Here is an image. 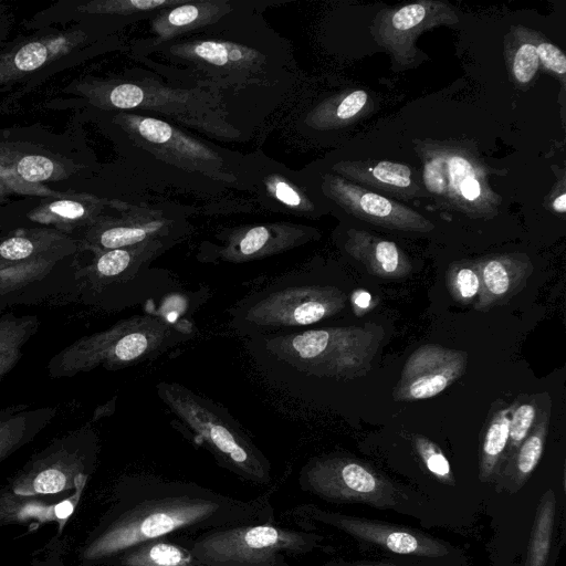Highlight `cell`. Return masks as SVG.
Instances as JSON below:
<instances>
[{
    "label": "cell",
    "mask_w": 566,
    "mask_h": 566,
    "mask_svg": "<svg viewBox=\"0 0 566 566\" xmlns=\"http://www.w3.org/2000/svg\"><path fill=\"white\" fill-rule=\"evenodd\" d=\"M269 521H275L270 493L240 500L193 482L125 476L80 545L77 560L81 566H104L135 545L171 533Z\"/></svg>",
    "instance_id": "obj_1"
},
{
    "label": "cell",
    "mask_w": 566,
    "mask_h": 566,
    "mask_svg": "<svg viewBox=\"0 0 566 566\" xmlns=\"http://www.w3.org/2000/svg\"><path fill=\"white\" fill-rule=\"evenodd\" d=\"M385 331L363 326H325L245 338V349L269 385L291 394L311 380H353L371 370Z\"/></svg>",
    "instance_id": "obj_2"
},
{
    "label": "cell",
    "mask_w": 566,
    "mask_h": 566,
    "mask_svg": "<svg viewBox=\"0 0 566 566\" xmlns=\"http://www.w3.org/2000/svg\"><path fill=\"white\" fill-rule=\"evenodd\" d=\"M346 303L338 286L290 272L243 296L228 313L232 329L249 338L305 329L338 315Z\"/></svg>",
    "instance_id": "obj_3"
},
{
    "label": "cell",
    "mask_w": 566,
    "mask_h": 566,
    "mask_svg": "<svg viewBox=\"0 0 566 566\" xmlns=\"http://www.w3.org/2000/svg\"><path fill=\"white\" fill-rule=\"evenodd\" d=\"M193 336L188 321L172 323L153 314L133 315L78 338L52 357L48 368L51 377H73L99 367L118 370L156 359Z\"/></svg>",
    "instance_id": "obj_4"
},
{
    "label": "cell",
    "mask_w": 566,
    "mask_h": 566,
    "mask_svg": "<svg viewBox=\"0 0 566 566\" xmlns=\"http://www.w3.org/2000/svg\"><path fill=\"white\" fill-rule=\"evenodd\" d=\"M156 394L220 467L250 483L261 485L271 481L270 461L223 407L174 381H159Z\"/></svg>",
    "instance_id": "obj_5"
},
{
    "label": "cell",
    "mask_w": 566,
    "mask_h": 566,
    "mask_svg": "<svg viewBox=\"0 0 566 566\" xmlns=\"http://www.w3.org/2000/svg\"><path fill=\"white\" fill-rule=\"evenodd\" d=\"M311 542L306 533L275 521L212 528L181 541L206 566H291Z\"/></svg>",
    "instance_id": "obj_6"
},
{
    "label": "cell",
    "mask_w": 566,
    "mask_h": 566,
    "mask_svg": "<svg viewBox=\"0 0 566 566\" xmlns=\"http://www.w3.org/2000/svg\"><path fill=\"white\" fill-rule=\"evenodd\" d=\"M164 243L156 240L94 253L92 261L77 270V275L97 293L108 289L120 291L126 306L147 305L176 289L174 274L150 266L165 249Z\"/></svg>",
    "instance_id": "obj_7"
},
{
    "label": "cell",
    "mask_w": 566,
    "mask_h": 566,
    "mask_svg": "<svg viewBox=\"0 0 566 566\" xmlns=\"http://www.w3.org/2000/svg\"><path fill=\"white\" fill-rule=\"evenodd\" d=\"M98 441L83 428L54 440L34 454L2 489L24 495H55L87 483L95 471Z\"/></svg>",
    "instance_id": "obj_8"
},
{
    "label": "cell",
    "mask_w": 566,
    "mask_h": 566,
    "mask_svg": "<svg viewBox=\"0 0 566 566\" xmlns=\"http://www.w3.org/2000/svg\"><path fill=\"white\" fill-rule=\"evenodd\" d=\"M468 354L437 344L419 346L406 360L392 390L395 401L432 398L462 377Z\"/></svg>",
    "instance_id": "obj_9"
},
{
    "label": "cell",
    "mask_w": 566,
    "mask_h": 566,
    "mask_svg": "<svg viewBox=\"0 0 566 566\" xmlns=\"http://www.w3.org/2000/svg\"><path fill=\"white\" fill-rule=\"evenodd\" d=\"M331 197L353 216L392 230L429 232L434 224L417 211L338 177L329 178Z\"/></svg>",
    "instance_id": "obj_10"
},
{
    "label": "cell",
    "mask_w": 566,
    "mask_h": 566,
    "mask_svg": "<svg viewBox=\"0 0 566 566\" xmlns=\"http://www.w3.org/2000/svg\"><path fill=\"white\" fill-rule=\"evenodd\" d=\"M87 483L75 490L55 495H24L0 489V527L22 525L36 531L44 524H55L56 535L78 506Z\"/></svg>",
    "instance_id": "obj_11"
},
{
    "label": "cell",
    "mask_w": 566,
    "mask_h": 566,
    "mask_svg": "<svg viewBox=\"0 0 566 566\" xmlns=\"http://www.w3.org/2000/svg\"><path fill=\"white\" fill-rule=\"evenodd\" d=\"M424 182L427 188L437 195L448 196L460 210L469 213L468 206L480 201L488 212L485 203L491 197L489 189L482 186L478 170L472 163L460 154L439 155L426 164ZM492 198V197H491Z\"/></svg>",
    "instance_id": "obj_12"
},
{
    "label": "cell",
    "mask_w": 566,
    "mask_h": 566,
    "mask_svg": "<svg viewBox=\"0 0 566 566\" xmlns=\"http://www.w3.org/2000/svg\"><path fill=\"white\" fill-rule=\"evenodd\" d=\"M481 285L473 308L479 312L502 306L523 291L534 266L525 253H502L478 259Z\"/></svg>",
    "instance_id": "obj_13"
},
{
    "label": "cell",
    "mask_w": 566,
    "mask_h": 566,
    "mask_svg": "<svg viewBox=\"0 0 566 566\" xmlns=\"http://www.w3.org/2000/svg\"><path fill=\"white\" fill-rule=\"evenodd\" d=\"M66 176L65 167L50 157L0 145V180L12 193L44 198L59 197L61 192L45 187L42 182Z\"/></svg>",
    "instance_id": "obj_14"
},
{
    "label": "cell",
    "mask_w": 566,
    "mask_h": 566,
    "mask_svg": "<svg viewBox=\"0 0 566 566\" xmlns=\"http://www.w3.org/2000/svg\"><path fill=\"white\" fill-rule=\"evenodd\" d=\"M303 240L301 231L256 226L231 234L221 247L207 248L199 259L202 262H249L289 250Z\"/></svg>",
    "instance_id": "obj_15"
},
{
    "label": "cell",
    "mask_w": 566,
    "mask_h": 566,
    "mask_svg": "<svg viewBox=\"0 0 566 566\" xmlns=\"http://www.w3.org/2000/svg\"><path fill=\"white\" fill-rule=\"evenodd\" d=\"M85 39V33L70 30L34 36L0 53V84L24 76L27 73L71 53Z\"/></svg>",
    "instance_id": "obj_16"
},
{
    "label": "cell",
    "mask_w": 566,
    "mask_h": 566,
    "mask_svg": "<svg viewBox=\"0 0 566 566\" xmlns=\"http://www.w3.org/2000/svg\"><path fill=\"white\" fill-rule=\"evenodd\" d=\"M77 249L78 244L69 234L53 228L24 229L0 240V264L57 262Z\"/></svg>",
    "instance_id": "obj_17"
},
{
    "label": "cell",
    "mask_w": 566,
    "mask_h": 566,
    "mask_svg": "<svg viewBox=\"0 0 566 566\" xmlns=\"http://www.w3.org/2000/svg\"><path fill=\"white\" fill-rule=\"evenodd\" d=\"M344 247L352 258L363 263L375 276L402 279L412 271L409 258L395 242L366 231L349 230Z\"/></svg>",
    "instance_id": "obj_18"
},
{
    "label": "cell",
    "mask_w": 566,
    "mask_h": 566,
    "mask_svg": "<svg viewBox=\"0 0 566 566\" xmlns=\"http://www.w3.org/2000/svg\"><path fill=\"white\" fill-rule=\"evenodd\" d=\"M96 213V198L85 193H62L42 200L28 213V218L67 234L83 226H92Z\"/></svg>",
    "instance_id": "obj_19"
},
{
    "label": "cell",
    "mask_w": 566,
    "mask_h": 566,
    "mask_svg": "<svg viewBox=\"0 0 566 566\" xmlns=\"http://www.w3.org/2000/svg\"><path fill=\"white\" fill-rule=\"evenodd\" d=\"M104 566H206L181 542L166 537L135 545L109 559Z\"/></svg>",
    "instance_id": "obj_20"
},
{
    "label": "cell",
    "mask_w": 566,
    "mask_h": 566,
    "mask_svg": "<svg viewBox=\"0 0 566 566\" xmlns=\"http://www.w3.org/2000/svg\"><path fill=\"white\" fill-rule=\"evenodd\" d=\"M52 408L23 410L0 417V463L32 441L54 415Z\"/></svg>",
    "instance_id": "obj_21"
},
{
    "label": "cell",
    "mask_w": 566,
    "mask_h": 566,
    "mask_svg": "<svg viewBox=\"0 0 566 566\" xmlns=\"http://www.w3.org/2000/svg\"><path fill=\"white\" fill-rule=\"evenodd\" d=\"M38 317L24 315L0 319V378L8 374L22 356L23 346L36 332Z\"/></svg>",
    "instance_id": "obj_22"
},
{
    "label": "cell",
    "mask_w": 566,
    "mask_h": 566,
    "mask_svg": "<svg viewBox=\"0 0 566 566\" xmlns=\"http://www.w3.org/2000/svg\"><path fill=\"white\" fill-rule=\"evenodd\" d=\"M338 170L353 180L374 187L406 189L411 186L410 168L391 161L346 163Z\"/></svg>",
    "instance_id": "obj_23"
},
{
    "label": "cell",
    "mask_w": 566,
    "mask_h": 566,
    "mask_svg": "<svg viewBox=\"0 0 566 566\" xmlns=\"http://www.w3.org/2000/svg\"><path fill=\"white\" fill-rule=\"evenodd\" d=\"M512 402L497 399L484 422L482 453L486 465H492L509 444Z\"/></svg>",
    "instance_id": "obj_24"
},
{
    "label": "cell",
    "mask_w": 566,
    "mask_h": 566,
    "mask_svg": "<svg viewBox=\"0 0 566 566\" xmlns=\"http://www.w3.org/2000/svg\"><path fill=\"white\" fill-rule=\"evenodd\" d=\"M436 2H418L405 6L390 17L389 27L385 28L389 35L382 36V43L389 41V44L398 42L401 44L407 40L409 32L416 35V31L423 27L433 24V7Z\"/></svg>",
    "instance_id": "obj_25"
},
{
    "label": "cell",
    "mask_w": 566,
    "mask_h": 566,
    "mask_svg": "<svg viewBox=\"0 0 566 566\" xmlns=\"http://www.w3.org/2000/svg\"><path fill=\"white\" fill-rule=\"evenodd\" d=\"M446 283L450 296L461 305H472L481 285L478 260H462L449 265Z\"/></svg>",
    "instance_id": "obj_26"
},
{
    "label": "cell",
    "mask_w": 566,
    "mask_h": 566,
    "mask_svg": "<svg viewBox=\"0 0 566 566\" xmlns=\"http://www.w3.org/2000/svg\"><path fill=\"white\" fill-rule=\"evenodd\" d=\"M548 395L521 394L512 402L509 443L520 446L532 430Z\"/></svg>",
    "instance_id": "obj_27"
},
{
    "label": "cell",
    "mask_w": 566,
    "mask_h": 566,
    "mask_svg": "<svg viewBox=\"0 0 566 566\" xmlns=\"http://www.w3.org/2000/svg\"><path fill=\"white\" fill-rule=\"evenodd\" d=\"M55 264L56 262L46 260L0 264V296L44 279Z\"/></svg>",
    "instance_id": "obj_28"
},
{
    "label": "cell",
    "mask_w": 566,
    "mask_h": 566,
    "mask_svg": "<svg viewBox=\"0 0 566 566\" xmlns=\"http://www.w3.org/2000/svg\"><path fill=\"white\" fill-rule=\"evenodd\" d=\"M325 465L338 473L339 479L345 486L353 491L367 493L376 488L374 475L363 465L356 462H342L336 460H321Z\"/></svg>",
    "instance_id": "obj_29"
},
{
    "label": "cell",
    "mask_w": 566,
    "mask_h": 566,
    "mask_svg": "<svg viewBox=\"0 0 566 566\" xmlns=\"http://www.w3.org/2000/svg\"><path fill=\"white\" fill-rule=\"evenodd\" d=\"M69 547L67 539L63 535H54L30 560L31 566H67L65 553Z\"/></svg>",
    "instance_id": "obj_30"
},
{
    "label": "cell",
    "mask_w": 566,
    "mask_h": 566,
    "mask_svg": "<svg viewBox=\"0 0 566 566\" xmlns=\"http://www.w3.org/2000/svg\"><path fill=\"white\" fill-rule=\"evenodd\" d=\"M539 65L536 46L525 43L518 48L513 61V73L521 83L530 82Z\"/></svg>",
    "instance_id": "obj_31"
},
{
    "label": "cell",
    "mask_w": 566,
    "mask_h": 566,
    "mask_svg": "<svg viewBox=\"0 0 566 566\" xmlns=\"http://www.w3.org/2000/svg\"><path fill=\"white\" fill-rule=\"evenodd\" d=\"M418 451L422 455L428 469L440 476L450 472V465L447 458L437 449V447L424 437H415Z\"/></svg>",
    "instance_id": "obj_32"
},
{
    "label": "cell",
    "mask_w": 566,
    "mask_h": 566,
    "mask_svg": "<svg viewBox=\"0 0 566 566\" xmlns=\"http://www.w3.org/2000/svg\"><path fill=\"white\" fill-rule=\"evenodd\" d=\"M144 93L134 84H119L109 92L108 101L116 108H133L142 104Z\"/></svg>",
    "instance_id": "obj_33"
},
{
    "label": "cell",
    "mask_w": 566,
    "mask_h": 566,
    "mask_svg": "<svg viewBox=\"0 0 566 566\" xmlns=\"http://www.w3.org/2000/svg\"><path fill=\"white\" fill-rule=\"evenodd\" d=\"M139 134L149 142L165 143L170 139L171 127L156 118H143L137 123Z\"/></svg>",
    "instance_id": "obj_34"
},
{
    "label": "cell",
    "mask_w": 566,
    "mask_h": 566,
    "mask_svg": "<svg viewBox=\"0 0 566 566\" xmlns=\"http://www.w3.org/2000/svg\"><path fill=\"white\" fill-rule=\"evenodd\" d=\"M538 59L545 67L557 74H565L566 57L565 54L554 44L543 42L536 46Z\"/></svg>",
    "instance_id": "obj_35"
},
{
    "label": "cell",
    "mask_w": 566,
    "mask_h": 566,
    "mask_svg": "<svg viewBox=\"0 0 566 566\" xmlns=\"http://www.w3.org/2000/svg\"><path fill=\"white\" fill-rule=\"evenodd\" d=\"M367 94L363 90H357L346 95L335 111L336 118L347 120L356 116L366 105Z\"/></svg>",
    "instance_id": "obj_36"
},
{
    "label": "cell",
    "mask_w": 566,
    "mask_h": 566,
    "mask_svg": "<svg viewBox=\"0 0 566 566\" xmlns=\"http://www.w3.org/2000/svg\"><path fill=\"white\" fill-rule=\"evenodd\" d=\"M387 547L398 554H409L417 549V539L405 532H394L386 539Z\"/></svg>",
    "instance_id": "obj_37"
},
{
    "label": "cell",
    "mask_w": 566,
    "mask_h": 566,
    "mask_svg": "<svg viewBox=\"0 0 566 566\" xmlns=\"http://www.w3.org/2000/svg\"><path fill=\"white\" fill-rule=\"evenodd\" d=\"M199 15V10L195 6L185 4L174 9L169 15L168 21L176 27H182L191 23Z\"/></svg>",
    "instance_id": "obj_38"
},
{
    "label": "cell",
    "mask_w": 566,
    "mask_h": 566,
    "mask_svg": "<svg viewBox=\"0 0 566 566\" xmlns=\"http://www.w3.org/2000/svg\"><path fill=\"white\" fill-rule=\"evenodd\" d=\"M350 303L353 312L359 317L374 306L371 294L365 290H355L350 295Z\"/></svg>",
    "instance_id": "obj_39"
},
{
    "label": "cell",
    "mask_w": 566,
    "mask_h": 566,
    "mask_svg": "<svg viewBox=\"0 0 566 566\" xmlns=\"http://www.w3.org/2000/svg\"><path fill=\"white\" fill-rule=\"evenodd\" d=\"M197 52L200 56L209 60L222 62L227 57V51L224 45L219 43L207 42L202 43L197 48ZM216 62V63H217Z\"/></svg>",
    "instance_id": "obj_40"
},
{
    "label": "cell",
    "mask_w": 566,
    "mask_h": 566,
    "mask_svg": "<svg viewBox=\"0 0 566 566\" xmlns=\"http://www.w3.org/2000/svg\"><path fill=\"white\" fill-rule=\"evenodd\" d=\"M275 195L282 202L296 207L301 205L298 193L287 184L279 181L275 184Z\"/></svg>",
    "instance_id": "obj_41"
},
{
    "label": "cell",
    "mask_w": 566,
    "mask_h": 566,
    "mask_svg": "<svg viewBox=\"0 0 566 566\" xmlns=\"http://www.w3.org/2000/svg\"><path fill=\"white\" fill-rule=\"evenodd\" d=\"M553 208H554L555 211H557L559 213H565L566 212V193L559 195L554 200Z\"/></svg>",
    "instance_id": "obj_42"
},
{
    "label": "cell",
    "mask_w": 566,
    "mask_h": 566,
    "mask_svg": "<svg viewBox=\"0 0 566 566\" xmlns=\"http://www.w3.org/2000/svg\"><path fill=\"white\" fill-rule=\"evenodd\" d=\"M11 190L8 188V186L0 180V199L6 197L7 195H11Z\"/></svg>",
    "instance_id": "obj_43"
}]
</instances>
